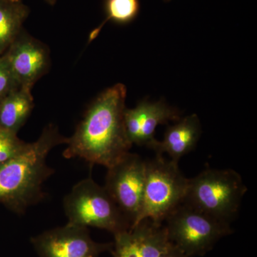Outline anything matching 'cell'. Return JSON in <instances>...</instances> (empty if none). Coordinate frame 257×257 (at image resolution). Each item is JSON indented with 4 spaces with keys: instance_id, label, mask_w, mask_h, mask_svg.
I'll return each mask as SVG.
<instances>
[{
    "instance_id": "obj_4",
    "label": "cell",
    "mask_w": 257,
    "mask_h": 257,
    "mask_svg": "<svg viewBox=\"0 0 257 257\" xmlns=\"http://www.w3.org/2000/svg\"><path fill=\"white\" fill-rule=\"evenodd\" d=\"M63 206L69 224L106 230L113 235L132 227L106 189L91 177L74 186L64 197Z\"/></svg>"
},
{
    "instance_id": "obj_16",
    "label": "cell",
    "mask_w": 257,
    "mask_h": 257,
    "mask_svg": "<svg viewBox=\"0 0 257 257\" xmlns=\"http://www.w3.org/2000/svg\"><path fill=\"white\" fill-rule=\"evenodd\" d=\"M25 145L18 134L0 128V165L18 155Z\"/></svg>"
},
{
    "instance_id": "obj_19",
    "label": "cell",
    "mask_w": 257,
    "mask_h": 257,
    "mask_svg": "<svg viewBox=\"0 0 257 257\" xmlns=\"http://www.w3.org/2000/svg\"><path fill=\"white\" fill-rule=\"evenodd\" d=\"M44 1L47 4L51 5V6H54L57 3V0H44Z\"/></svg>"
},
{
    "instance_id": "obj_3",
    "label": "cell",
    "mask_w": 257,
    "mask_h": 257,
    "mask_svg": "<svg viewBox=\"0 0 257 257\" xmlns=\"http://www.w3.org/2000/svg\"><path fill=\"white\" fill-rule=\"evenodd\" d=\"M248 189L242 177L231 169H207L189 179L184 204L231 224L238 215Z\"/></svg>"
},
{
    "instance_id": "obj_14",
    "label": "cell",
    "mask_w": 257,
    "mask_h": 257,
    "mask_svg": "<svg viewBox=\"0 0 257 257\" xmlns=\"http://www.w3.org/2000/svg\"><path fill=\"white\" fill-rule=\"evenodd\" d=\"M30 13L22 0H0V57L23 30Z\"/></svg>"
},
{
    "instance_id": "obj_5",
    "label": "cell",
    "mask_w": 257,
    "mask_h": 257,
    "mask_svg": "<svg viewBox=\"0 0 257 257\" xmlns=\"http://www.w3.org/2000/svg\"><path fill=\"white\" fill-rule=\"evenodd\" d=\"M145 162L143 204L135 225L147 219L163 224L166 218L183 203L189 179L179 170V163L166 160L163 155H156Z\"/></svg>"
},
{
    "instance_id": "obj_11",
    "label": "cell",
    "mask_w": 257,
    "mask_h": 257,
    "mask_svg": "<svg viewBox=\"0 0 257 257\" xmlns=\"http://www.w3.org/2000/svg\"><path fill=\"white\" fill-rule=\"evenodd\" d=\"M181 118L178 109L163 101H140L133 109L126 108L124 114V127L132 144L151 149L157 140L155 132L159 125L177 121Z\"/></svg>"
},
{
    "instance_id": "obj_13",
    "label": "cell",
    "mask_w": 257,
    "mask_h": 257,
    "mask_svg": "<svg viewBox=\"0 0 257 257\" xmlns=\"http://www.w3.org/2000/svg\"><path fill=\"white\" fill-rule=\"evenodd\" d=\"M31 90L18 87L0 99V128L18 134L33 109Z\"/></svg>"
},
{
    "instance_id": "obj_8",
    "label": "cell",
    "mask_w": 257,
    "mask_h": 257,
    "mask_svg": "<svg viewBox=\"0 0 257 257\" xmlns=\"http://www.w3.org/2000/svg\"><path fill=\"white\" fill-rule=\"evenodd\" d=\"M32 243L40 257H99L113 245L93 241L88 228L69 223L32 238Z\"/></svg>"
},
{
    "instance_id": "obj_17",
    "label": "cell",
    "mask_w": 257,
    "mask_h": 257,
    "mask_svg": "<svg viewBox=\"0 0 257 257\" xmlns=\"http://www.w3.org/2000/svg\"><path fill=\"white\" fill-rule=\"evenodd\" d=\"M19 87L3 56L0 57V99Z\"/></svg>"
},
{
    "instance_id": "obj_20",
    "label": "cell",
    "mask_w": 257,
    "mask_h": 257,
    "mask_svg": "<svg viewBox=\"0 0 257 257\" xmlns=\"http://www.w3.org/2000/svg\"><path fill=\"white\" fill-rule=\"evenodd\" d=\"M167 1H169V0H167Z\"/></svg>"
},
{
    "instance_id": "obj_1",
    "label": "cell",
    "mask_w": 257,
    "mask_h": 257,
    "mask_svg": "<svg viewBox=\"0 0 257 257\" xmlns=\"http://www.w3.org/2000/svg\"><path fill=\"white\" fill-rule=\"evenodd\" d=\"M126 97V88L121 83L101 92L68 138L63 156L109 168L130 152L133 144L124 127Z\"/></svg>"
},
{
    "instance_id": "obj_10",
    "label": "cell",
    "mask_w": 257,
    "mask_h": 257,
    "mask_svg": "<svg viewBox=\"0 0 257 257\" xmlns=\"http://www.w3.org/2000/svg\"><path fill=\"white\" fill-rule=\"evenodd\" d=\"M113 257H160L172 246L164 224L144 219L114 235Z\"/></svg>"
},
{
    "instance_id": "obj_6",
    "label": "cell",
    "mask_w": 257,
    "mask_h": 257,
    "mask_svg": "<svg viewBox=\"0 0 257 257\" xmlns=\"http://www.w3.org/2000/svg\"><path fill=\"white\" fill-rule=\"evenodd\" d=\"M171 243L187 257L203 256L233 233L229 223L218 220L182 203L166 218Z\"/></svg>"
},
{
    "instance_id": "obj_7",
    "label": "cell",
    "mask_w": 257,
    "mask_h": 257,
    "mask_svg": "<svg viewBox=\"0 0 257 257\" xmlns=\"http://www.w3.org/2000/svg\"><path fill=\"white\" fill-rule=\"evenodd\" d=\"M145 173V160L130 152L107 168L104 187L132 226L138 221L141 210Z\"/></svg>"
},
{
    "instance_id": "obj_15",
    "label": "cell",
    "mask_w": 257,
    "mask_h": 257,
    "mask_svg": "<svg viewBox=\"0 0 257 257\" xmlns=\"http://www.w3.org/2000/svg\"><path fill=\"white\" fill-rule=\"evenodd\" d=\"M140 8L139 0H106L105 20L100 26L91 32L89 40L92 41L95 39L103 26L109 20L118 24L131 23L138 16Z\"/></svg>"
},
{
    "instance_id": "obj_9",
    "label": "cell",
    "mask_w": 257,
    "mask_h": 257,
    "mask_svg": "<svg viewBox=\"0 0 257 257\" xmlns=\"http://www.w3.org/2000/svg\"><path fill=\"white\" fill-rule=\"evenodd\" d=\"M20 87L32 89L50 67V52L46 45L34 38L25 29L3 55Z\"/></svg>"
},
{
    "instance_id": "obj_2",
    "label": "cell",
    "mask_w": 257,
    "mask_h": 257,
    "mask_svg": "<svg viewBox=\"0 0 257 257\" xmlns=\"http://www.w3.org/2000/svg\"><path fill=\"white\" fill-rule=\"evenodd\" d=\"M54 124L47 125L37 141L26 143L23 150L0 165V202L22 214L43 198L42 184L54 173L47 164L52 149L66 144Z\"/></svg>"
},
{
    "instance_id": "obj_12",
    "label": "cell",
    "mask_w": 257,
    "mask_h": 257,
    "mask_svg": "<svg viewBox=\"0 0 257 257\" xmlns=\"http://www.w3.org/2000/svg\"><path fill=\"white\" fill-rule=\"evenodd\" d=\"M166 130L162 141L154 144L151 150L156 155L168 154L170 160L179 161L195 149L202 135V126L196 114L180 118Z\"/></svg>"
},
{
    "instance_id": "obj_18",
    "label": "cell",
    "mask_w": 257,
    "mask_h": 257,
    "mask_svg": "<svg viewBox=\"0 0 257 257\" xmlns=\"http://www.w3.org/2000/svg\"><path fill=\"white\" fill-rule=\"evenodd\" d=\"M160 257H187L186 255H184L183 253L181 252L180 251L175 247L174 245H172V247L170 249L167 250L166 252L164 253L163 254L161 255Z\"/></svg>"
}]
</instances>
